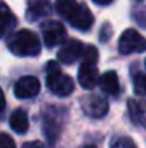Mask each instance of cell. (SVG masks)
<instances>
[{"label":"cell","instance_id":"obj_6","mask_svg":"<svg viewBox=\"0 0 146 148\" xmlns=\"http://www.w3.org/2000/svg\"><path fill=\"white\" fill-rule=\"evenodd\" d=\"M80 106L90 118H103L109 111L107 101L96 94H89L80 98Z\"/></svg>","mask_w":146,"mask_h":148},{"label":"cell","instance_id":"obj_20","mask_svg":"<svg viewBox=\"0 0 146 148\" xmlns=\"http://www.w3.org/2000/svg\"><path fill=\"white\" fill-rule=\"evenodd\" d=\"M22 148H48V147L43 143H40V141H30V143L23 144Z\"/></svg>","mask_w":146,"mask_h":148},{"label":"cell","instance_id":"obj_1","mask_svg":"<svg viewBox=\"0 0 146 148\" xmlns=\"http://www.w3.org/2000/svg\"><path fill=\"white\" fill-rule=\"evenodd\" d=\"M54 7L56 12L75 29L86 32L93 25V14L83 3H77L76 0H56Z\"/></svg>","mask_w":146,"mask_h":148},{"label":"cell","instance_id":"obj_16","mask_svg":"<svg viewBox=\"0 0 146 148\" xmlns=\"http://www.w3.org/2000/svg\"><path fill=\"white\" fill-rule=\"evenodd\" d=\"M99 59V52L95 46H86L82 55V63H93L96 65Z\"/></svg>","mask_w":146,"mask_h":148},{"label":"cell","instance_id":"obj_18","mask_svg":"<svg viewBox=\"0 0 146 148\" xmlns=\"http://www.w3.org/2000/svg\"><path fill=\"white\" fill-rule=\"evenodd\" d=\"M129 111H130V118L135 122H139L143 116V111L141 108V105L135 101V99H129Z\"/></svg>","mask_w":146,"mask_h":148},{"label":"cell","instance_id":"obj_2","mask_svg":"<svg viewBox=\"0 0 146 148\" xmlns=\"http://www.w3.org/2000/svg\"><path fill=\"white\" fill-rule=\"evenodd\" d=\"M7 48L16 56H36L42 50V43L36 33L22 29L7 39Z\"/></svg>","mask_w":146,"mask_h":148},{"label":"cell","instance_id":"obj_12","mask_svg":"<svg viewBox=\"0 0 146 148\" xmlns=\"http://www.w3.org/2000/svg\"><path fill=\"white\" fill-rule=\"evenodd\" d=\"M16 26V17L6 3L0 1V39Z\"/></svg>","mask_w":146,"mask_h":148},{"label":"cell","instance_id":"obj_4","mask_svg":"<svg viewBox=\"0 0 146 148\" xmlns=\"http://www.w3.org/2000/svg\"><path fill=\"white\" fill-rule=\"evenodd\" d=\"M119 53L120 55H130V53H141L146 50V39L136 29H126L120 39H119Z\"/></svg>","mask_w":146,"mask_h":148},{"label":"cell","instance_id":"obj_9","mask_svg":"<svg viewBox=\"0 0 146 148\" xmlns=\"http://www.w3.org/2000/svg\"><path fill=\"white\" fill-rule=\"evenodd\" d=\"M77 82L83 89H93L99 82V71L93 63H82L77 72Z\"/></svg>","mask_w":146,"mask_h":148},{"label":"cell","instance_id":"obj_22","mask_svg":"<svg viewBox=\"0 0 146 148\" xmlns=\"http://www.w3.org/2000/svg\"><path fill=\"white\" fill-rule=\"evenodd\" d=\"M92 1L99 4V6H107V4H110L113 0H92Z\"/></svg>","mask_w":146,"mask_h":148},{"label":"cell","instance_id":"obj_21","mask_svg":"<svg viewBox=\"0 0 146 148\" xmlns=\"http://www.w3.org/2000/svg\"><path fill=\"white\" fill-rule=\"evenodd\" d=\"M4 108H6V98H4V94H3V91L0 89V112H1Z\"/></svg>","mask_w":146,"mask_h":148},{"label":"cell","instance_id":"obj_19","mask_svg":"<svg viewBox=\"0 0 146 148\" xmlns=\"http://www.w3.org/2000/svg\"><path fill=\"white\" fill-rule=\"evenodd\" d=\"M0 148H16V143L9 134L0 132Z\"/></svg>","mask_w":146,"mask_h":148},{"label":"cell","instance_id":"obj_10","mask_svg":"<svg viewBox=\"0 0 146 148\" xmlns=\"http://www.w3.org/2000/svg\"><path fill=\"white\" fill-rule=\"evenodd\" d=\"M97 85L100 86V89L109 95H117L120 91V85H119V78L117 73L115 71H107L105 73H102L99 76V82Z\"/></svg>","mask_w":146,"mask_h":148},{"label":"cell","instance_id":"obj_13","mask_svg":"<svg viewBox=\"0 0 146 148\" xmlns=\"http://www.w3.org/2000/svg\"><path fill=\"white\" fill-rule=\"evenodd\" d=\"M10 128L17 134H24L29 130V116L24 109H16L10 115Z\"/></svg>","mask_w":146,"mask_h":148},{"label":"cell","instance_id":"obj_25","mask_svg":"<svg viewBox=\"0 0 146 148\" xmlns=\"http://www.w3.org/2000/svg\"><path fill=\"white\" fill-rule=\"evenodd\" d=\"M138 1H141V0H138Z\"/></svg>","mask_w":146,"mask_h":148},{"label":"cell","instance_id":"obj_15","mask_svg":"<svg viewBox=\"0 0 146 148\" xmlns=\"http://www.w3.org/2000/svg\"><path fill=\"white\" fill-rule=\"evenodd\" d=\"M133 91L139 97L146 95V75L145 73H136L133 76Z\"/></svg>","mask_w":146,"mask_h":148},{"label":"cell","instance_id":"obj_3","mask_svg":"<svg viewBox=\"0 0 146 148\" xmlns=\"http://www.w3.org/2000/svg\"><path fill=\"white\" fill-rule=\"evenodd\" d=\"M46 85L50 89L52 94L56 97H67L73 92L75 89V82L73 79L63 73L59 63L54 60L48 62L46 66Z\"/></svg>","mask_w":146,"mask_h":148},{"label":"cell","instance_id":"obj_17","mask_svg":"<svg viewBox=\"0 0 146 148\" xmlns=\"http://www.w3.org/2000/svg\"><path fill=\"white\" fill-rule=\"evenodd\" d=\"M110 148H136V144L129 137H116L110 141Z\"/></svg>","mask_w":146,"mask_h":148},{"label":"cell","instance_id":"obj_5","mask_svg":"<svg viewBox=\"0 0 146 148\" xmlns=\"http://www.w3.org/2000/svg\"><path fill=\"white\" fill-rule=\"evenodd\" d=\"M42 33H43V42L48 48H54L57 45H63L66 42V38H67L65 26L56 20L45 22L42 25Z\"/></svg>","mask_w":146,"mask_h":148},{"label":"cell","instance_id":"obj_7","mask_svg":"<svg viewBox=\"0 0 146 148\" xmlns=\"http://www.w3.org/2000/svg\"><path fill=\"white\" fill-rule=\"evenodd\" d=\"M83 50H85V46H83V43L80 40H77V39H69L59 49L57 58H59L60 62H63L66 65H70V63H75L77 59L82 58Z\"/></svg>","mask_w":146,"mask_h":148},{"label":"cell","instance_id":"obj_8","mask_svg":"<svg viewBox=\"0 0 146 148\" xmlns=\"http://www.w3.org/2000/svg\"><path fill=\"white\" fill-rule=\"evenodd\" d=\"M40 92V81L35 76H23L14 85V97L19 99H29Z\"/></svg>","mask_w":146,"mask_h":148},{"label":"cell","instance_id":"obj_11","mask_svg":"<svg viewBox=\"0 0 146 148\" xmlns=\"http://www.w3.org/2000/svg\"><path fill=\"white\" fill-rule=\"evenodd\" d=\"M52 4L49 0H29L27 4V17L30 20H37L50 14Z\"/></svg>","mask_w":146,"mask_h":148},{"label":"cell","instance_id":"obj_23","mask_svg":"<svg viewBox=\"0 0 146 148\" xmlns=\"http://www.w3.org/2000/svg\"><path fill=\"white\" fill-rule=\"evenodd\" d=\"M80 148H96L95 145H83V147H80Z\"/></svg>","mask_w":146,"mask_h":148},{"label":"cell","instance_id":"obj_14","mask_svg":"<svg viewBox=\"0 0 146 148\" xmlns=\"http://www.w3.org/2000/svg\"><path fill=\"white\" fill-rule=\"evenodd\" d=\"M60 128H62L60 121H59L54 115H52V116L48 115V116L45 118V122H43V132L46 134L49 143L53 144V143L57 140V137H59V134H60Z\"/></svg>","mask_w":146,"mask_h":148},{"label":"cell","instance_id":"obj_24","mask_svg":"<svg viewBox=\"0 0 146 148\" xmlns=\"http://www.w3.org/2000/svg\"><path fill=\"white\" fill-rule=\"evenodd\" d=\"M145 66H146V60H145Z\"/></svg>","mask_w":146,"mask_h":148}]
</instances>
